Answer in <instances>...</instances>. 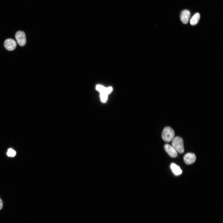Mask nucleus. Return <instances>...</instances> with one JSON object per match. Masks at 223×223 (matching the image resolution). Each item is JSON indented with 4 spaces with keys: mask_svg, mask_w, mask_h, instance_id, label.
Listing matches in <instances>:
<instances>
[{
    "mask_svg": "<svg viewBox=\"0 0 223 223\" xmlns=\"http://www.w3.org/2000/svg\"><path fill=\"white\" fill-rule=\"evenodd\" d=\"M174 136V131L172 128L167 126L163 129L162 137L165 142H169L171 141L173 139Z\"/></svg>",
    "mask_w": 223,
    "mask_h": 223,
    "instance_id": "3",
    "label": "nucleus"
},
{
    "mask_svg": "<svg viewBox=\"0 0 223 223\" xmlns=\"http://www.w3.org/2000/svg\"><path fill=\"white\" fill-rule=\"evenodd\" d=\"M164 147L165 151L170 157L175 158L177 156V152L172 146L166 144L164 145Z\"/></svg>",
    "mask_w": 223,
    "mask_h": 223,
    "instance_id": "7",
    "label": "nucleus"
},
{
    "mask_svg": "<svg viewBox=\"0 0 223 223\" xmlns=\"http://www.w3.org/2000/svg\"><path fill=\"white\" fill-rule=\"evenodd\" d=\"M15 38L18 44L21 46H24L26 42L25 33L23 31L17 32L15 35Z\"/></svg>",
    "mask_w": 223,
    "mask_h": 223,
    "instance_id": "4",
    "label": "nucleus"
},
{
    "mask_svg": "<svg viewBox=\"0 0 223 223\" xmlns=\"http://www.w3.org/2000/svg\"><path fill=\"white\" fill-rule=\"evenodd\" d=\"M200 18V15L199 13L195 14L191 18L190 20V24L192 25L196 24Z\"/></svg>",
    "mask_w": 223,
    "mask_h": 223,
    "instance_id": "10",
    "label": "nucleus"
},
{
    "mask_svg": "<svg viewBox=\"0 0 223 223\" xmlns=\"http://www.w3.org/2000/svg\"><path fill=\"white\" fill-rule=\"evenodd\" d=\"M96 89L100 92L101 100L103 103L106 101L108 95L112 90V88L111 87H105L103 86L99 85H96Z\"/></svg>",
    "mask_w": 223,
    "mask_h": 223,
    "instance_id": "1",
    "label": "nucleus"
},
{
    "mask_svg": "<svg viewBox=\"0 0 223 223\" xmlns=\"http://www.w3.org/2000/svg\"><path fill=\"white\" fill-rule=\"evenodd\" d=\"M16 154L15 151L11 148L9 149L7 152V155L9 157H14L15 155Z\"/></svg>",
    "mask_w": 223,
    "mask_h": 223,
    "instance_id": "11",
    "label": "nucleus"
},
{
    "mask_svg": "<svg viewBox=\"0 0 223 223\" xmlns=\"http://www.w3.org/2000/svg\"><path fill=\"white\" fill-rule=\"evenodd\" d=\"M170 167L173 172L175 175H178L181 173L182 171L180 167L174 163H172Z\"/></svg>",
    "mask_w": 223,
    "mask_h": 223,
    "instance_id": "9",
    "label": "nucleus"
},
{
    "mask_svg": "<svg viewBox=\"0 0 223 223\" xmlns=\"http://www.w3.org/2000/svg\"><path fill=\"white\" fill-rule=\"evenodd\" d=\"M17 46L15 41L12 39H7L4 42V46L7 50L11 51L15 49Z\"/></svg>",
    "mask_w": 223,
    "mask_h": 223,
    "instance_id": "5",
    "label": "nucleus"
},
{
    "mask_svg": "<svg viewBox=\"0 0 223 223\" xmlns=\"http://www.w3.org/2000/svg\"><path fill=\"white\" fill-rule=\"evenodd\" d=\"M190 15V12L187 10L182 11L180 14V19L182 22L186 24L188 22Z\"/></svg>",
    "mask_w": 223,
    "mask_h": 223,
    "instance_id": "8",
    "label": "nucleus"
},
{
    "mask_svg": "<svg viewBox=\"0 0 223 223\" xmlns=\"http://www.w3.org/2000/svg\"><path fill=\"white\" fill-rule=\"evenodd\" d=\"M172 146L177 152L180 154H182L184 152L183 141L181 137L177 136L174 138L172 140Z\"/></svg>",
    "mask_w": 223,
    "mask_h": 223,
    "instance_id": "2",
    "label": "nucleus"
},
{
    "mask_svg": "<svg viewBox=\"0 0 223 223\" xmlns=\"http://www.w3.org/2000/svg\"><path fill=\"white\" fill-rule=\"evenodd\" d=\"M183 159L186 164L190 165L194 163L195 162L196 156L193 153H188L184 155Z\"/></svg>",
    "mask_w": 223,
    "mask_h": 223,
    "instance_id": "6",
    "label": "nucleus"
},
{
    "mask_svg": "<svg viewBox=\"0 0 223 223\" xmlns=\"http://www.w3.org/2000/svg\"><path fill=\"white\" fill-rule=\"evenodd\" d=\"M3 207V202L2 199L0 198V210H1Z\"/></svg>",
    "mask_w": 223,
    "mask_h": 223,
    "instance_id": "12",
    "label": "nucleus"
}]
</instances>
